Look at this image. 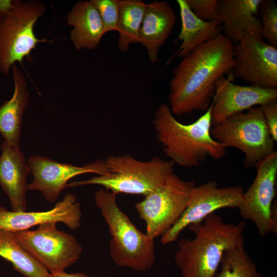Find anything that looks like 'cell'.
I'll use <instances>...</instances> for the list:
<instances>
[{
  "mask_svg": "<svg viewBox=\"0 0 277 277\" xmlns=\"http://www.w3.org/2000/svg\"><path fill=\"white\" fill-rule=\"evenodd\" d=\"M244 192L241 186L220 187L214 181L196 186L180 217L161 236L162 244L176 241L185 228L190 225L202 222L217 210L238 208L243 203Z\"/></svg>",
  "mask_w": 277,
  "mask_h": 277,
  "instance_id": "12",
  "label": "cell"
},
{
  "mask_svg": "<svg viewBox=\"0 0 277 277\" xmlns=\"http://www.w3.org/2000/svg\"><path fill=\"white\" fill-rule=\"evenodd\" d=\"M176 2L181 19L178 36L181 44L173 57H184L197 47L221 34V23L203 21L193 14L186 0H177Z\"/></svg>",
  "mask_w": 277,
  "mask_h": 277,
  "instance_id": "21",
  "label": "cell"
},
{
  "mask_svg": "<svg viewBox=\"0 0 277 277\" xmlns=\"http://www.w3.org/2000/svg\"><path fill=\"white\" fill-rule=\"evenodd\" d=\"M256 176L238 208L245 219L252 221L259 234L277 233L276 207L273 205L277 175V151L264 157L256 166Z\"/></svg>",
  "mask_w": 277,
  "mask_h": 277,
  "instance_id": "10",
  "label": "cell"
},
{
  "mask_svg": "<svg viewBox=\"0 0 277 277\" xmlns=\"http://www.w3.org/2000/svg\"><path fill=\"white\" fill-rule=\"evenodd\" d=\"M107 172L88 180L73 181L68 187L98 185L116 194L144 196L164 184L173 173L175 163L154 157L148 161L137 160L129 154L109 155L105 160Z\"/></svg>",
  "mask_w": 277,
  "mask_h": 277,
  "instance_id": "6",
  "label": "cell"
},
{
  "mask_svg": "<svg viewBox=\"0 0 277 277\" xmlns=\"http://www.w3.org/2000/svg\"><path fill=\"white\" fill-rule=\"evenodd\" d=\"M0 185L13 211L26 210L27 178L30 170L19 148L5 141L1 146Z\"/></svg>",
  "mask_w": 277,
  "mask_h": 277,
  "instance_id": "16",
  "label": "cell"
},
{
  "mask_svg": "<svg viewBox=\"0 0 277 277\" xmlns=\"http://www.w3.org/2000/svg\"><path fill=\"white\" fill-rule=\"evenodd\" d=\"M214 277H263L244 248V243L227 249Z\"/></svg>",
  "mask_w": 277,
  "mask_h": 277,
  "instance_id": "24",
  "label": "cell"
},
{
  "mask_svg": "<svg viewBox=\"0 0 277 277\" xmlns=\"http://www.w3.org/2000/svg\"><path fill=\"white\" fill-rule=\"evenodd\" d=\"M13 233L18 243L51 273L65 271L78 260L83 251L76 238L59 230L56 223Z\"/></svg>",
  "mask_w": 277,
  "mask_h": 277,
  "instance_id": "9",
  "label": "cell"
},
{
  "mask_svg": "<svg viewBox=\"0 0 277 277\" xmlns=\"http://www.w3.org/2000/svg\"><path fill=\"white\" fill-rule=\"evenodd\" d=\"M82 217L81 205L71 193L56 203L51 209L45 211L27 212L9 211L0 205V229L12 232L29 230L37 225L61 222L71 230L81 226Z\"/></svg>",
  "mask_w": 277,
  "mask_h": 277,
  "instance_id": "15",
  "label": "cell"
},
{
  "mask_svg": "<svg viewBox=\"0 0 277 277\" xmlns=\"http://www.w3.org/2000/svg\"><path fill=\"white\" fill-rule=\"evenodd\" d=\"M196 185L173 173L166 182L135 204L146 224V234L154 240L163 235L179 220L187 207Z\"/></svg>",
  "mask_w": 277,
  "mask_h": 277,
  "instance_id": "8",
  "label": "cell"
},
{
  "mask_svg": "<svg viewBox=\"0 0 277 277\" xmlns=\"http://www.w3.org/2000/svg\"><path fill=\"white\" fill-rule=\"evenodd\" d=\"M229 74L217 81L211 102L212 125H217L231 116L277 100V89L257 86H242L232 82Z\"/></svg>",
  "mask_w": 277,
  "mask_h": 277,
  "instance_id": "14",
  "label": "cell"
},
{
  "mask_svg": "<svg viewBox=\"0 0 277 277\" xmlns=\"http://www.w3.org/2000/svg\"><path fill=\"white\" fill-rule=\"evenodd\" d=\"M263 115L272 140L277 141V100H274L260 106Z\"/></svg>",
  "mask_w": 277,
  "mask_h": 277,
  "instance_id": "28",
  "label": "cell"
},
{
  "mask_svg": "<svg viewBox=\"0 0 277 277\" xmlns=\"http://www.w3.org/2000/svg\"><path fill=\"white\" fill-rule=\"evenodd\" d=\"M11 70L14 91L11 98L0 106V133L6 142L19 148L23 116L30 93L24 73L16 64Z\"/></svg>",
  "mask_w": 277,
  "mask_h": 277,
  "instance_id": "19",
  "label": "cell"
},
{
  "mask_svg": "<svg viewBox=\"0 0 277 277\" xmlns=\"http://www.w3.org/2000/svg\"><path fill=\"white\" fill-rule=\"evenodd\" d=\"M233 58V77L251 85L276 88L277 49L260 34H247L234 44Z\"/></svg>",
  "mask_w": 277,
  "mask_h": 277,
  "instance_id": "11",
  "label": "cell"
},
{
  "mask_svg": "<svg viewBox=\"0 0 277 277\" xmlns=\"http://www.w3.org/2000/svg\"><path fill=\"white\" fill-rule=\"evenodd\" d=\"M116 194L105 189L95 193L99 208L111 236L110 256L118 267L144 272L150 270L155 262L154 240L142 232L118 207Z\"/></svg>",
  "mask_w": 277,
  "mask_h": 277,
  "instance_id": "4",
  "label": "cell"
},
{
  "mask_svg": "<svg viewBox=\"0 0 277 277\" xmlns=\"http://www.w3.org/2000/svg\"><path fill=\"white\" fill-rule=\"evenodd\" d=\"M67 23L73 27L70 38L77 50L96 49L105 34L100 14L91 1L76 2L67 15Z\"/></svg>",
  "mask_w": 277,
  "mask_h": 277,
  "instance_id": "20",
  "label": "cell"
},
{
  "mask_svg": "<svg viewBox=\"0 0 277 277\" xmlns=\"http://www.w3.org/2000/svg\"><path fill=\"white\" fill-rule=\"evenodd\" d=\"M212 137L227 147L243 152L246 168L255 167L266 156L275 151L272 140L260 107L246 113L235 114L213 126Z\"/></svg>",
  "mask_w": 277,
  "mask_h": 277,
  "instance_id": "7",
  "label": "cell"
},
{
  "mask_svg": "<svg viewBox=\"0 0 277 277\" xmlns=\"http://www.w3.org/2000/svg\"><path fill=\"white\" fill-rule=\"evenodd\" d=\"M27 164L33 176L32 182L27 185V190L41 191L50 203L57 199L72 178L87 173L103 175L107 172L105 160L100 159L83 166H76L58 163L41 155H34L29 158Z\"/></svg>",
  "mask_w": 277,
  "mask_h": 277,
  "instance_id": "13",
  "label": "cell"
},
{
  "mask_svg": "<svg viewBox=\"0 0 277 277\" xmlns=\"http://www.w3.org/2000/svg\"><path fill=\"white\" fill-rule=\"evenodd\" d=\"M233 46L221 33L183 57L170 82L169 106L173 115L209 108L217 80L234 66Z\"/></svg>",
  "mask_w": 277,
  "mask_h": 277,
  "instance_id": "1",
  "label": "cell"
},
{
  "mask_svg": "<svg viewBox=\"0 0 277 277\" xmlns=\"http://www.w3.org/2000/svg\"><path fill=\"white\" fill-rule=\"evenodd\" d=\"M176 19L175 12L168 2L154 1L147 4L139 43L147 50L151 62L158 60L160 48L172 33Z\"/></svg>",
  "mask_w": 277,
  "mask_h": 277,
  "instance_id": "17",
  "label": "cell"
},
{
  "mask_svg": "<svg viewBox=\"0 0 277 277\" xmlns=\"http://www.w3.org/2000/svg\"><path fill=\"white\" fill-rule=\"evenodd\" d=\"M47 10L37 0H0V73L8 75L13 65L32 62L31 52L41 43H52L36 37L34 27Z\"/></svg>",
  "mask_w": 277,
  "mask_h": 277,
  "instance_id": "5",
  "label": "cell"
},
{
  "mask_svg": "<svg viewBox=\"0 0 277 277\" xmlns=\"http://www.w3.org/2000/svg\"><path fill=\"white\" fill-rule=\"evenodd\" d=\"M211 108L210 104L197 120L184 124L175 118L168 105L159 106L153 126L164 152L175 164L194 167L208 157L219 160L226 155L227 148L211 135Z\"/></svg>",
  "mask_w": 277,
  "mask_h": 277,
  "instance_id": "3",
  "label": "cell"
},
{
  "mask_svg": "<svg viewBox=\"0 0 277 277\" xmlns=\"http://www.w3.org/2000/svg\"><path fill=\"white\" fill-rule=\"evenodd\" d=\"M0 256L25 277H50V273L18 243L12 232L1 229Z\"/></svg>",
  "mask_w": 277,
  "mask_h": 277,
  "instance_id": "22",
  "label": "cell"
},
{
  "mask_svg": "<svg viewBox=\"0 0 277 277\" xmlns=\"http://www.w3.org/2000/svg\"><path fill=\"white\" fill-rule=\"evenodd\" d=\"M262 0H219L217 12L224 35L233 44L249 33L260 34L257 16Z\"/></svg>",
  "mask_w": 277,
  "mask_h": 277,
  "instance_id": "18",
  "label": "cell"
},
{
  "mask_svg": "<svg viewBox=\"0 0 277 277\" xmlns=\"http://www.w3.org/2000/svg\"><path fill=\"white\" fill-rule=\"evenodd\" d=\"M187 228L194 237L180 240L174 255L181 277H214L224 252L244 243V222L226 223L214 213Z\"/></svg>",
  "mask_w": 277,
  "mask_h": 277,
  "instance_id": "2",
  "label": "cell"
},
{
  "mask_svg": "<svg viewBox=\"0 0 277 277\" xmlns=\"http://www.w3.org/2000/svg\"><path fill=\"white\" fill-rule=\"evenodd\" d=\"M97 9L105 33L117 30L120 0H90Z\"/></svg>",
  "mask_w": 277,
  "mask_h": 277,
  "instance_id": "26",
  "label": "cell"
},
{
  "mask_svg": "<svg viewBox=\"0 0 277 277\" xmlns=\"http://www.w3.org/2000/svg\"><path fill=\"white\" fill-rule=\"evenodd\" d=\"M193 14L205 21H220L217 12L219 0H186Z\"/></svg>",
  "mask_w": 277,
  "mask_h": 277,
  "instance_id": "27",
  "label": "cell"
},
{
  "mask_svg": "<svg viewBox=\"0 0 277 277\" xmlns=\"http://www.w3.org/2000/svg\"><path fill=\"white\" fill-rule=\"evenodd\" d=\"M50 277H90L83 273H67L65 271L51 273Z\"/></svg>",
  "mask_w": 277,
  "mask_h": 277,
  "instance_id": "29",
  "label": "cell"
},
{
  "mask_svg": "<svg viewBox=\"0 0 277 277\" xmlns=\"http://www.w3.org/2000/svg\"><path fill=\"white\" fill-rule=\"evenodd\" d=\"M147 4L142 0H120L118 49L125 53L131 44L139 43L140 31Z\"/></svg>",
  "mask_w": 277,
  "mask_h": 277,
  "instance_id": "23",
  "label": "cell"
},
{
  "mask_svg": "<svg viewBox=\"0 0 277 277\" xmlns=\"http://www.w3.org/2000/svg\"><path fill=\"white\" fill-rule=\"evenodd\" d=\"M261 19L260 35L267 43L277 46V6L272 1H263L261 6Z\"/></svg>",
  "mask_w": 277,
  "mask_h": 277,
  "instance_id": "25",
  "label": "cell"
}]
</instances>
